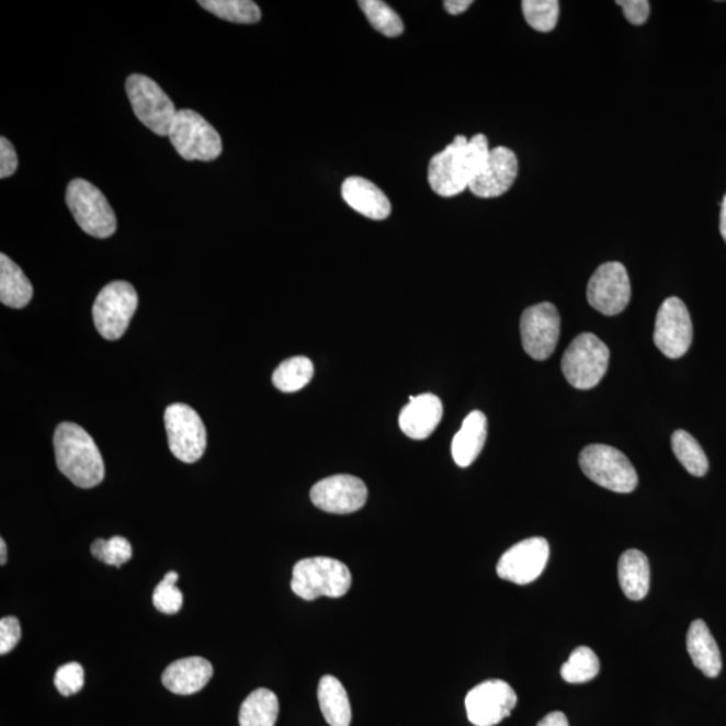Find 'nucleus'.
I'll return each instance as SVG.
<instances>
[{"label":"nucleus","mask_w":726,"mask_h":726,"mask_svg":"<svg viewBox=\"0 0 726 726\" xmlns=\"http://www.w3.org/2000/svg\"><path fill=\"white\" fill-rule=\"evenodd\" d=\"M472 4V0H447V2H444V9L451 15H460L467 11Z\"/></svg>","instance_id":"nucleus-40"},{"label":"nucleus","mask_w":726,"mask_h":726,"mask_svg":"<svg viewBox=\"0 0 726 726\" xmlns=\"http://www.w3.org/2000/svg\"><path fill=\"white\" fill-rule=\"evenodd\" d=\"M314 377L313 362L306 356H294L280 363L272 383L280 392L294 393L305 388Z\"/></svg>","instance_id":"nucleus-27"},{"label":"nucleus","mask_w":726,"mask_h":726,"mask_svg":"<svg viewBox=\"0 0 726 726\" xmlns=\"http://www.w3.org/2000/svg\"><path fill=\"white\" fill-rule=\"evenodd\" d=\"M549 555V544L545 538L523 540L499 559L497 574L502 580L518 586L531 585L543 575Z\"/></svg>","instance_id":"nucleus-15"},{"label":"nucleus","mask_w":726,"mask_h":726,"mask_svg":"<svg viewBox=\"0 0 726 726\" xmlns=\"http://www.w3.org/2000/svg\"><path fill=\"white\" fill-rule=\"evenodd\" d=\"M719 231L726 242V194L722 204V214H719Z\"/></svg>","instance_id":"nucleus-41"},{"label":"nucleus","mask_w":726,"mask_h":726,"mask_svg":"<svg viewBox=\"0 0 726 726\" xmlns=\"http://www.w3.org/2000/svg\"><path fill=\"white\" fill-rule=\"evenodd\" d=\"M279 716V700L271 690H254L242 702L238 723L240 726H275Z\"/></svg>","instance_id":"nucleus-26"},{"label":"nucleus","mask_w":726,"mask_h":726,"mask_svg":"<svg viewBox=\"0 0 726 726\" xmlns=\"http://www.w3.org/2000/svg\"><path fill=\"white\" fill-rule=\"evenodd\" d=\"M321 714L330 726H350L351 706L347 689L336 677L325 676L318 687Z\"/></svg>","instance_id":"nucleus-24"},{"label":"nucleus","mask_w":726,"mask_h":726,"mask_svg":"<svg viewBox=\"0 0 726 726\" xmlns=\"http://www.w3.org/2000/svg\"><path fill=\"white\" fill-rule=\"evenodd\" d=\"M138 308V294L127 282L105 285L94 300L93 320L100 336L106 341H117L127 331L129 321Z\"/></svg>","instance_id":"nucleus-9"},{"label":"nucleus","mask_w":726,"mask_h":726,"mask_svg":"<svg viewBox=\"0 0 726 726\" xmlns=\"http://www.w3.org/2000/svg\"><path fill=\"white\" fill-rule=\"evenodd\" d=\"M610 350L600 339L585 332L575 338L563 356L561 368L565 378L576 389L594 388L609 368Z\"/></svg>","instance_id":"nucleus-5"},{"label":"nucleus","mask_w":726,"mask_h":726,"mask_svg":"<svg viewBox=\"0 0 726 726\" xmlns=\"http://www.w3.org/2000/svg\"><path fill=\"white\" fill-rule=\"evenodd\" d=\"M442 418V401L438 396L427 393V395L409 397V404L402 408L398 424L408 438L424 440L436 430Z\"/></svg>","instance_id":"nucleus-18"},{"label":"nucleus","mask_w":726,"mask_h":726,"mask_svg":"<svg viewBox=\"0 0 726 726\" xmlns=\"http://www.w3.org/2000/svg\"><path fill=\"white\" fill-rule=\"evenodd\" d=\"M55 684L64 697L79 693L84 687V669L77 662L61 666L56 672Z\"/></svg>","instance_id":"nucleus-35"},{"label":"nucleus","mask_w":726,"mask_h":726,"mask_svg":"<svg viewBox=\"0 0 726 726\" xmlns=\"http://www.w3.org/2000/svg\"><path fill=\"white\" fill-rule=\"evenodd\" d=\"M517 701V694L508 682H481L467 694V717L475 726L498 725L510 716Z\"/></svg>","instance_id":"nucleus-14"},{"label":"nucleus","mask_w":726,"mask_h":726,"mask_svg":"<svg viewBox=\"0 0 726 726\" xmlns=\"http://www.w3.org/2000/svg\"><path fill=\"white\" fill-rule=\"evenodd\" d=\"M671 449L680 461L684 469L694 476H704L710 469L704 450L701 449L697 440L687 431L680 430L672 433Z\"/></svg>","instance_id":"nucleus-28"},{"label":"nucleus","mask_w":726,"mask_h":726,"mask_svg":"<svg viewBox=\"0 0 726 726\" xmlns=\"http://www.w3.org/2000/svg\"><path fill=\"white\" fill-rule=\"evenodd\" d=\"M579 463L582 473L606 490L628 494L638 486V474L628 457L610 445H588L581 451Z\"/></svg>","instance_id":"nucleus-4"},{"label":"nucleus","mask_w":726,"mask_h":726,"mask_svg":"<svg viewBox=\"0 0 726 726\" xmlns=\"http://www.w3.org/2000/svg\"><path fill=\"white\" fill-rule=\"evenodd\" d=\"M616 4L621 5L631 25L640 26L650 15V3L647 0H619Z\"/></svg>","instance_id":"nucleus-37"},{"label":"nucleus","mask_w":726,"mask_h":726,"mask_svg":"<svg viewBox=\"0 0 726 726\" xmlns=\"http://www.w3.org/2000/svg\"><path fill=\"white\" fill-rule=\"evenodd\" d=\"M178 579H180V575L174 572V570H171V572L166 575L163 580L159 582V586L155 588L152 603L155 609L163 612V614L174 615L182 609L183 594L180 591V588H177Z\"/></svg>","instance_id":"nucleus-33"},{"label":"nucleus","mask_w":726,"mask_h":726,"mask_svg":"<svg viewBox=\"0 0 726 726\" xmlns=\"http://www.w3.org/2000/svg\"><path fill=\"white\" fill-rule=\"evenodd\" d=\"M561 319L555 305L540 303L525 309L521 318L523 350L535 361H545L555 353Z\"/></svg>","instance_id":"nucleus-12"},{"label":"nucleus","mask_w":726,"mask_h":726,"mask_svg":"<svg viewBox=\"0 0 726 726\" xmlns=\"http://www.w3.org/2000/svg\"><path fill=\"white\" fill-rule=\"evenodd\" d=\"M537 726H569V723L563 712H552L541 719Z\"/></svg>","instance_id":"nucleus-39"},{"label":"nucleus","mask_w":726,"mask_h":726,"mask_svg":"<svg viewBox=\"0 0 726 726\" xmlns=\"http://www.w3.org/2000/svg\"><path fill=\"white\" fill-rule=\"evenodd\" d=\"M487 419L480 410H474L464 419L461 431L452 440L451 452L457 466H472L485 447Z\"/></svg>","instance_id":"nucleus-21"},{"label":"nucleus","mask_w":726,"mask_h":726,"mask_svg":"<svg viewBox=\"0 0 726 726\" xmlns=\"http://www.w3.org/2000/svg\"><path fill=\"white\" fill-rule=\"evenodd\" d=\"M126 91L136 117L154 134L169 136L178 111L163 89L150 77L131 75Z\"/></svg>","instance_id":"nucleus-8"},{"label":"nucleus","mask_w":726,"mask_h":726,"mask_svg":"<svg viewBox=\"0 0 726 726\" xmlns=\"http://www.w3.org/2000/svg\"><path fill=\"white\" fill-rule=\"evenodd\" d=\"M213 677V666L209 660L201 657H190L175 660L165 670L162 682L171 693L190 695L201 692Z\"/></svg>","instance_id":"nucleus-20"},{"label":"nucleus","mask_w":726,"mask_h":726,"mask_svg":"<svg viewBox=\"0 0 726 726\" xmlns=\"http://www.w3.org/2000/svg\"><path fill=\"white\" fill-rule=\"evenodd\" d=\"M687 647L695 668L706 677L716 678L722 672V653L704 621H694L690 624Z\"/></svg>","instance_id":"nucleus-22"},{"label":"nucleus","mask_w":726,"mask_h":726,"mask_svg":"<svg viewBox=\"0 0 726 726\" xmlns=\"http://www.w3.org/2000/svg\"><path fill=\"white\" fill-rule=\"evenodd\" d=\"M344 202L356 213L376 222H383L390 216L392 205L376 184L361 177H350L342 184Z\"/></svg>","instance_id":"nucleus-19"},{"label":"nucleus","mask_w":726,"mask_h":726,"mask_svg":"<svg viewBox=\"0 0 726 726\" xmlns=\"http://www.w3.org/2000/svg\"><path fill=\"white\" fill-rule=\"evenodd\" d=\"M693 342V324L689 309L680 297H669L660 306L654 343L668 359H681Z\"/></svg>","instance_id":"nucleus-11"},{"label":"nucleus","mask_w":726,"mask_h":726,"mask_svg":"<svg viewBox=\"0 0 726 726\" xmlns=\"http://www.w3.org/2000/svg\"><path fill=\"white\" fill-rule=\"evenodd\" d=\"M490 150L485 135H475L469 140L466 136H456L451 145L431 159L428 182L433 192L444 198L463 193L484 169Z\"/></svg>","instance_id":"nucleus-1"},{"label":"nucleus","mask_w":726,"mask_h":726,"mask_svg":"<svg viewBox=\"0 0 726 726\" xmlns=\"http://www.w3.org/2000/svg\"><path fill=\"white\" fill-rule=\"evenodd\" d=\"M16 169L18 157L13 143L2 136L0 138V178L5 180L15 174Z\"/></svg>","instance_id":"nucleus-38"},{"label":"nucleus","mask_w":726,"mask_h":726,"mask_svg":"<svg viewBox=\"0 0 726 726\" xmlns=\"http://www.w3.org/2000/svg\"><path fill=\"white\" fill-rule=\"evenodd\" d=\"M587 299L589 305L606 317L623 313L631 299L626 266L616 261L600 265L589 280Z\"/></svg>","instance_id":"nucleus-13"},{"label":"nucleus","mask_w":726,"mask_h":726,"mask_svg":"<svg viewBox=\"0 0 726 726\" xmlns=\"http://www.w3.org/2000/svg\"><path fill=\"white\" fill-rule=\"evenodd\" d=\"M351 574L347 565L330 557L303 558L293 570L291 588L303 600L342 598L351 587Z\"/></svg>","instance_id":"nucleus-3"},{"label":"nucleus","mask_w":726,"mask_h":726,"mask_svg":"<svg viewBox=\"0 0 726 726\" xmlns=\"http://www.w3.org/2000/svg\"><path fill=\"white\" fill-rule=\"evenodd\" d=\"M619 585L629 600L645 599L650 589V563L645 553L636 549L624 552L619 559Z\"/></svg>","instance_id":"nucleus-23"},{"label":"nucleus","mask_w":726,"mask_h":726,"mask_svg":"<svg viewBox=\"0 0 726 726\" xmlns=\"http://www.w3.org/2000/svg\"><path fill=\"white\" fill-rule=\"evenodd\" d=\"M55 452L59 472L75 486L92 489L103 481V456L84 428L73 422L59 424L55 433Z\"/></svg>","instance_id":"nucleus-2"},{"label":"nucleus","mask_w":726,"mask_h":726,"mask_svg":"<svg viewBox=\"0 0 726 726\" xmlns=\"http://www.w3.org/2000/svg\"><path fill=\"white\" fill-rule=\"evenodd\" d=\"M517 175L515 154L508 147H496L490 150L484 169L474 178L468 189L479 198H497L509 192Z\"/></svg>","instance_id":"nucleus-17"},{"label":"nucleus","mask_w":726,"mask_h":726,"mask_svg":"<svg viewBox=\"0 0 726 726\" xmlns=\"http://www.w3.org/2000/svg\"><path fill=\"white\" fill-rule=\"evenodd\" d=\"M169 138L177 152L186 160L211 162L223 154L222 136L204 116L194 111L177 112Z\"/></svg>","instance_id":"nucleus-6"},{"label":"nucleus","mask_w":726,"mask_h":726,"mask_svg":"<svg viewBox=\"0 0 726 726\" xmlns=\"http://www.w3.org/2000/svg\"><path fill=\"white\" fill-rule=\"evenodd\" d=\"M22 629L20 621L14 616L3 617L0 621V654L5 656L13 651L18 643H20Z\"/></svg>","instance_id":"nucleus-36"},{"label":"nucleus","mask_w":726,"mask_h":726,"mask_svg":"<svg viewBox=\"0 0 726 726\" xmlns=\"http://www.w3.org/2000/svg\"><path fill=\"white\" fill-rule=\"evenodd\" d=\"M33 297V285L13 260L0 254V302L10 308L26 307Z\"/></svg>","instance_id":"nucleus-25"},{"label":"nucleus","mask_w":726,"mask_h":726,"mask_svg":"<svg viewBox=\"0 0 726 726\" xmlns=\"http://www.w3.org/2000/svg\"><path fill=\"white\" fill-rule=\"evenodd\" d=\"M600 662L592 648L581 646L563 665L561 677L568 683H586L599 674Z\"/></svg>","instance_id":"nucleus-30"},{"label":"nucleus","mask_w":726,"mask_h":726,"mask_svg":"<svg viewBox=\"0 0 726 726\" xmlns=\"http://www.w3.org/2000/svg\"><path fill=\"white\" fill-rule=\"evenodd\" d=\"M8 563V545H5L4 540H0V564L4 565Z\"/></svg>","instance_id":"nucleus-42"},{"label":"nucleus","mask_w":726,"mask_h":726,"mask_svg":"<svg viewBox=\"0 0 726 726\" xmlns=\"http://www.w3.org/2000/svg\"><path fill=\"white\" fill-rule=\"evenodd\" d=\"M523 16L531 27L540 33L555 30L559 15L557 0H525L522 2Z\"/></svg>","instance_id":"nucleus-32"},{"label":"nucleus","mask_w":726,"mask_h":726,"mask_svg":"<svg viewBox=\"0 0 726 726\" xmlns=\"http://www.w3.org/2000/svg\"><path fill=\"white\" fill-rule=\"evenodd\" d=\"M165 424L172 455L183 463L198 462L207 444L206 428L200 415L184 404H172L166 409Z\"/></svg>","instance_id":"nucleus-10"},{"label":"nucleus","mask_w":726,"mask_h":726,"mask_svg":"<svg viewBox=\"0 0 726 726\" xmlns=\"http://www.w3.org/2000/svg\"><path fill=\"white\" fill-rule=\"evenodd\" d=\"M91 552L100 561L117 568L128 563L133 557V546H131L128 540L121 537V535L106 541L103 538L94 541Z\"/></svg>","instance_id":"nucleus-34"},{"label":"nucleus","mask_w":726,"mask_h":726,"mask_svg":"<svg viewBox=\"0 0 726 726\" xmlns=\"http://www.w3.org/2000/svg\"><path fill=\"white\" fill-rule=\"evenodd\" d=\"M309 496L313 503L326 513L350 514L365 506L367 487L355 476L334 475L318 481Z\"/></svg>","instance_id":"nucleus-16"},{"label":"nucleus","mask_w":726,"mask_h":726,"mask_svg":"<svg viewBox=\"0 0 726 726\" xmlns=\"http://www.w3.org/2000/svg\"><path fill=\"white\" fill-rule=\"evenodd\" d=\"M198 3L224 21L252 25L261 20L259 5L251 0H201Z\"/></svg>","instance_id":"nucleus-29"},{"label":"nucleus","mask_w":726,"mask_h":726,"mask_svg":"<svg viewBox=\"0 0 726 726\" xmlns=\"http://www.w3.org/2000/svg\"><path fill=\"white\" fill-rule=\"evenodd\" d=\"M371 25L386 37L395 38L404 33V23L395 10L381 0H362L359 3Z\"/></svg>","instance_id":"nucleus-31"},{"label":"nucleus","mask_w":726,"mask_h":726,"mask_svg":"<svg viewBox=\"0 0 726 726\" xmlns=\"http://www.w3.org/2000/svg\"><path fill=\"white\" fill-rule=\"evenodd\" d=\"M67 204L71 214L87 235L109 238L115 235L117 222L105 195L86 180H73L67 190Z\"/></svg>","instance_id":"nucleus-7"}]
</instances>
